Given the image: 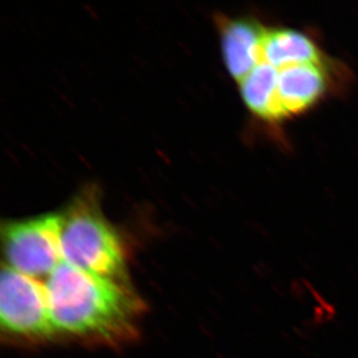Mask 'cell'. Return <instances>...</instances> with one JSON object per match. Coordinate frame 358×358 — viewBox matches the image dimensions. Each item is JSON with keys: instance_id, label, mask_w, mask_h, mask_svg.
Masks as SVG:
<instances>
[{"instance_id": "obj_3", "label": "cell", "mask_w": 358, "mask_h": 358, "mask_svg": "<svg viewBox=\"0 0 358 358\" xmlns=\"http://www.w3.org/2000/svg\"><path fill=\"white\" fill-rule=\"evenodd\" d=\"M62 215H43L3 225L8 267L29 278H49L63 261Z\"/></svg>"}, {"instance_id": "obj_1", "label": "cell", "mask_w": 358, "mask_h": 358, "mask_svg": "<svg viewBox=\"0 0 358 358\" xmlns=\"http://www.w3.org/2000/svg\"><path fill=\"white\" fill-rule=\"evenodd\" d=\"M45 287L55 328L69 334L109 341L125 338L142 308L128 285L87 274L65 261Z\"/></svg>"}, {"instance_id": "obj_2", "label": "cell", "mask_w": 358, "mask_h": 358, "mask_svg": "<svg viewBox=\"0 0 358 358\" xmlns=\"http://www.w3.org/2000/svg\"><path fill=\"white\" fill-rule=\"evenodd\" d=\"M62 217L63 261L87 274L127 285L124 252L119 236L98 209L84 199Z\"/></svg>"}, {"instance_id": "obj_6", "label": "cell", "mask_w": 358, "mask_h": 358, "mask_svg": "<svg viewBox=\"0 0 358 358\" xmlns=\"http://www.w3.org/2000/svg\"><path fill=\"white\" fill-rule=\"evenodd\" d=\"M220 31L227 70L234 79L241 81L262 62V43L267 28L253 19H227Z\"/></svg>"}, {"instance_id": "obj_8", "label": "cell", "mask_w": 358, "mask_h": 358, "mask_svg": "<svg viewBox=\"0 0 358 358\" xmlns=\"http://www.w3.org/2000/svg\"><path fill=\"white\" fill-rule=\"evenodd\" d=\"M278 69L261 62L239 81L241 96L250 112L266 121L276 119V87Z\"/></svg>"}, {"instance_id": "obj_5", "label": "cell", "mask_w": 358, "mask_h": 358, "mask_svg": "<svg viewBox=\"0 0 358 358\" xmlns=\"http://www.w3.org/2000/svg\"><path fill=\"white\" fill-rule=\"evenodd\" d=\"M331 65L301 64L278 69L276 87L278 121L311 108L324 96L329 85Z\"/></svg>"}, {"instance_id": "obj_7", "label": "cell", "mask_w": 358, "mask_h": 358, "mask_svg": "<svg viewBox=\"0 0 358 358\" xmlns=\"http://www.w3.org/2000/svg\"><path fill=\"white\" fill-rule=\"evenodd\" d=\"M262 62L278 69L301 64L329 65L328 58L311 38L290 28H267L262 43Z\"/></svg>"}, {"instance_id": "obj_4", "label": "cell", "mask_w": 358, "mask_h": 358, "mask_svg": "<svg viewBox=\"0 0 358 358\" xmlns=\"http://www.w3.org/2000/svg\"><path fill=\"white\" fill-rule=\"evenodd\" d=\"M0 320L12 334L47 338L57 331L47 287L8 266H3L0 280Z\"/></svg>"}]
</instances>
